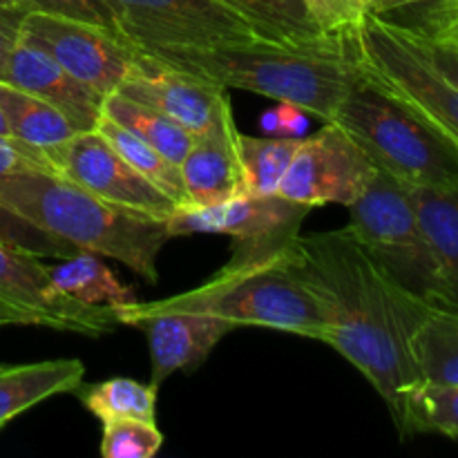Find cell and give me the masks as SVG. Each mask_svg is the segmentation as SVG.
<instances>
[{"mask_svg":"<svg viewBox=\"0 0 458 458\" xmlns=\"http://www.w3.org/2000/svg\"><path fill=\"white\" fill-rule=\"evenodd\" d=\"M12 325H34L38 327V320H36L31 313L22 311V309L13 307V304L0 300V327H12Z\"/></svg>","mask_w":458,"mask_h":458,"instance_id":"cell-39","label":"cell"},{"mask_svg":"<svg viewBox=\"0 0 458 458\" xmlns=\"http://www.w3.org/2000/svg\"><path fill=\"white\" fill-rule=\"evenodd\" d=\"M0 300L31 313L38 327L81 335L107 334L116 327L110 307L74 302L56 291L47 264L0 242Z\"/></svg>","mask_w":458,"mask_h":458,"instance_id":"cell-14","label":"cell"},{"mask_svg":"<svg viewBox=\"0 0 458 458\" xmlns=\"http://www.w3.org/2000/svg\"><path fill=\"white\" fill-rule=\"evenodd\" d=\"M18 34L47 52L76 81L110 97L139 65L141 49L125 36L94 22L30 12L22 16Z\"/></svg>","mask_w":458,"mask_h":458,"instance_id":"cell-10","label":"cell"},{"mask_svg":"<svg viewBox=\"0 0 458 458\" xmlns=\"http://www.w3.org/2000/svg\"><path fill=\"white\" fill-rule=\"evenodd\" d=\"M0 201L79 250L112 258L146 282L159 280V259L173 240L168 219L107 204L52 170L0 174Z\"/></svg>","mask_w":458,"mask_h":458,"instance_id":"cell-3","label":"cell"},{"mask_svg":"<svg viewBox=\"0 0 458 458\" xmlns=\"http://www.w3.org/2000/svg\"><path fill=\"white\" fill-rule=\"evenodd\" d=\"M0 110L7 119L12 137L40 152L70 141L79 130L52 103L36 98L0 81Z\"/></svg>","mask_w":458,"mask_h":458,"instance_id":"cell-20","label":"cell"},{"mask_svg":"<svg viewBox=\"0 0 458 458\" xmlns=\"http://www.w3.org/2000/svg\"><path fill=\"white\" fill-rule=\"evenodd\" d=\"M259 125H262L264 134H268V137H282L280 110H277V107H271V110L264 112V114L259 116Z\"/></svg>","mask_w":458,"mask_h":458,"instance_id":"cell-40","label":"cell"},{"mask_svg":"<svg viewBox=\"0 0 458 458\" xmlns=\"http://www.w3.org/2000/svg\"><path fill=\"white\" fill-rule=\"evenodd\" d=\"M343 3L353 22L365 16V13H383V16H387L394 9L403 7V0H343Z\"/></svg>","mask_w":458,"mask_h":458,"instance_id":"cell-37","label":"cell"},{"mask_svg":"<svg viewBox=\"0 0 458 458\" xmlns=\"http://www.w3.org/2000/svg\"><path fill=\"white\" fill-rule=\"evenodd\" d=\"M0 137L13 139L12 130H9V125H7V119H4V114H3V110H0Z\"/></svg>","mask_w":458,"mask_h":458,"instance_id":"cell-42","label":"cell"},{"mask_svg":"<svg viewBox=\"0 0 458 458\" xmlns=\"http://www.w3.org/2000/svg\"><path fill=\"white\" fill-rule=\"evenodd\" d=\"M401 437L410 434H441L447 438H458V385L428 383L407 392L403 405Z\"/></svg>","mask_w":458,"mask_h":458,"instance_id":"cell-26","label":"cell"},{"mask_svg":"<svg viewBox=\"0 0 458 458\" xmlns=\"http://www.w3.org/2000/svg\"><path fill=\"white\" fill-rule=\"evenodd\" d=\"M304 137H246L240 134V161L249 195H277L291 159Z\"/></svg>","mask_w":458,"mask_h":458,"instance_id":"cell-27","label":"cell"},{"mask_svg":"<svg viewBox=\"0 0 458 458\" xmlns=\"http://www.w3.org/2000/svg\"><path fill=\"white\" fill-rule=\"evenodd\" d=\"M3 83L52 103L79 132L97 130L98 121L103 119L106 97L89 85L76 81L47 52L22 40L21 34L4 67Z\"/></svg>","mask_w":458,"mask_h":458,"instance_id":"cell-15","label":"cell"},{"mask_svg":"<svg viewBox=\"0 0 458 458\" xmlns=\"http://www.w3.org/2000/svg\"><path fill=\"white\" fill-rule=\"evenodd\" d=\"M286 253L325 311V343L369 380L401 429L407 392L420 383L411 340L432 304L392 280L349 226L298 235Z\"/></svg>","mask_w":458,"mask_h":458,"instance_id":"cell-1","label":"cell"},{"mask_svg":"<svg viewBox=\"0 0 458 458\" xmlns=\"http://www.w3.org/2000/svg\"><path fill=\"white\" fill-rule=\"evenodd\" d=\"M434 4H437V9L429 13L428 22L423 25L425 30L458 38V0H441V3Z\"/></svg>","mask_w":458,"mask_h":458,"instance_id":"cell-35","label":"cell"},{"mask_svg":"<svg viewBox=\"0 0 458 458\" xmlns=\"http://www.w3.org/2000/svg\"><path fill=\"white\" fill-rule=\"evenodd\" d=\"M423 3H441V0H403V7H411V4H423Z\"/></svg>","mask_w":458,"mask_h":458,"instance_id":"cell-43","label":"cell"},{"mask_svg":"<svg viewBox=\"0 0 458 458\" xmlns=\"http://www.w3.org/2000/svg\"><path fill=\"white\" fill-rule=\"evenodd\" d=\"M347 208L352 233L389 277L423 302L441 307L438 264L410 188L378 170L365 192Z\"/></svg>","mask_w":458,"mask_h":458,"instance_id":"cell-7","label":"cell"},{"mask_svg":"<svg viewBox=\"0 0 458 458\" xmlns=\"http://www.w3.org/2000/svg\"><path fill=\"white\" fill-rule=\"evenodd\" d=\"M277 110H280L282 137H307L309 119L302 107L293 106V103H280Z\"/></svg>","mask_w":458,"mask_h":458,"instance_id":"cell-36","label":"cell"},{"mask_svg":"<svg viewBox=\"0 0 458 458\" xmlns=\"http://www.w3.org/2000/svg\"><path fill=\"white\" fill-rule=\"evenodd\" d=\"M378 168L340 125L327 121L313 137H304L291 159L277 195L311 208L325 204L352 206L365 192Z\"/></svg>","mask_w":458,"mask_h":458,"instance_id":"cell-11","label":"cell"},{"mask_svg":"<svg viewBox=\"0 0 458 458\" xmlns=\"http://www.w3.org/2000/svg\"><path fill=\"white\" fill-rule=\"evenodd\" d=\"M83 378L85 365L79 358L13 367L0 365V429L47 398L79 392L83 387Z\"/></svg>","mask_w":458,"mask_h":458,"instance_id":"cell-19","label":"cell"},{"mask_svg":"<svg viewBox=\"0 0 458 458\" xmlns=\"http://www.w3.org/2000/svg\"><path fill=\"white\" fill-rule=\"evenodd\" d=\"M311 213V206L282 195H240L215 206H191L168 217L173 237L231 235V259H255L284 250Z\"/></svg>","mask_w":458,"mask_h":458,"instance_id":"cell-9","label":"cell"},{"mask_svg":"<svg viewBox=\"0 0 458 458\" xmlns=\"http://www.w3.org/2000/svg\"><path fill=\"white\" fill-rule=\"evenodd\" d=\"M146 331L148 349H150V385L159 389L164 380L177 371H197L219 340L233 329V322L206 313H157L139 322Z\"/></svg>","mask_w":458,"mask_h":458,"instance_id":"cell-16","label":"cell"},{"mask_svg":"<svg viewBox=\"0 0 458 458\" xmlns=\"http://www.w3.org/2000/svg\"><path fill=\"white\" fill-rule=\"evenodd\" d=\"M191 206H215L246 195L240 161V130L235 123L195 139L179 164Z\"/></svg>","mask_w":458,"mask_h":458,"instance_id":"cell-17","label":"cell"},{"mask_svg":"<svg viewBox=\"0 0 458 458\" xmlns=\"http://www.w3.org/2000/svg\"><path fill=\"white\" fill-rule=\"evenodd\" d=\"M244 18L259 38L280 43H307L325 38L304 0H217Z\"/></svg>","mask_w":458,"mask_h":458,"instance_id":"cell-23","label":"cell"},{"mask_svg":"<svg viewBox=\"0 0 458 458\" xmlns=\"http://www.w3.org/2000/svg\"><path fill=\"white\" fill-rule=\"evenodd\" d=\"M165 65L204 76L224 88L293 103L327 123L358 76L344 34L307 43L253 38L208 49L146 52Z\"/></svg>","mask_w":458,"mask_h":458,"instance_id":"cell-2","label":"cell"},{"mask_svg":"<svg viewBox=\"0 0 458 458\" xmlns=\"http://www.w3.org/2000/svg\"><path fill=\"white\" fill-rule=\"evenodd\" d=\"M331 123L340 125L376 168L407 188L458 182L454 148L360 67Z\"/></svg>","mask_w":458,"mask_h":458,"instance_id":"cell-5","label":"cell"},{"mask_svg":"<svg viewBox=\"0 0 458 458\" xmlns=\"http://www.w3.org/2000/svg\"><path fill=\"white\" fill-rule=\"evenodd\" d=\"M420 31H423L425 45H428V52L434 58V63L458 83V38L429 31L425 27H420Z\"/></svg>","mask_w":458,"mask_h":458,"instance_id":"cell-34","label":"cell"},{"mask_svg":"<svg viewBox=\"0 0 458 458\" xmlns=\"http://www.w3.org/2000/svg\"><path fill=\"white\" fill-rule=\"evenodd\" d=\"M18 27L21 25L0 21V81H3L4 67H7L9 56H12L13 47H16L18 43Z\"/></svg>","mask_w":458,"mask_h":458,"instance_id":"cell-38","label":"cell"},{"mask_svg":"<svg viewBox=\"0 0 458 458\" xmlns=\"http://www.w3.org/2000/svg\"><path fill=\"white\" fill-rule=\"evenodd\" d=\"M22 16H25V13H22V12H16V9L0 7V21H4V22H13V25H21Z\"/></svg>","mask_w":458,"mask_h":458,"instance_id":"cell-41","label":"cell"},{"mask_svg":"<svg viewBox=\"0 0 458 458\" xmlns=\"http://www.w3.org/2000/svg\"><path fill=\"white\" fill-rule=\"evenodd\" d=\"M116 325L137 327L157 313H206L235 327H267L325 343V311L309 286L300 280L289 253L255 259H228L222 271L186 293L152 302L110 307Z\"/></svg>","mask_w":458,"mask_h":458,"instance_id":"cell-4","label":"cell"},{"mask_svg":"<svg viewBox=\"0 0 458 458\" xmlns=\"http://www.w3.org/2000/svg\"><path fill=\"white\" fill-rule=\"evenodd\" d=\"M0 242L40 259H65L79 253L74 244L43 231L0 201Z\"/></svg>","mask_w":458,"mask_h":458,"instance_id":"cell-30","label":"cell"},{"mask_svg":"<svg viewBox=\"0 0 458 458\" xmlns=\"http://www.w3.org/2000/svg\"><path fill=\"white\" fill-rule=\"evenodd\" d=\"M411 349L420 380L458 385V311L429 307L416 329Z\"/></svg>","mask_w":458,"mask_h":458,"instance_id":"cell-24","label":"cell"},{"mask_svg":"<svg viewBox=\"0 0 458 458\" xmlns=\"http://www.w3.org/2000/svg\"><path fill=\"white\" fill-rule=\"evenodd\" d=\"M344 40L360 72L405 101L458 155V83L429 56L420 27L365 13Z\"/></svg>","mask_w":458,"mask_h":458,"instance_id":"cell-6","label":"cell"},{"mask_svg":"<svg viewBox=\"0 0 458 458\" xmlns=\"http://www.w3.org/2000/svg\"><path fill=\"white\" fill-rule=\"evenodd\" d=\"M441 276V309L458 311V182L410 188Z\"/></svg>","mask_w":458,"mask_h":458,"instance_id":"cell-18","label":"cell"},{"mask_svg":"<svg viewBox=\"0 0 458 458\" xmlns=\"http://www.w3.org/2000/svg\"><path fill=\"white\" fill-rule=\"evenodd\" d=\"M54 173L101 197L107 204L168 219L179 208L168 195L139 174L98 130L76 132L70 141L45 152Z\"/></svg>","mask_w":458,"mask_h":458,"instance_id":"cell-12","label":"cell"},{"mask_svg":"<svg viewBox=\"0 0 458 458\" xmlns=\"http://www.w3.org/2000/svg\"><path fill=\"white\" fill-rule=\"evenodd\" d=\"M27 170H52V165H49L45 152L36 150L18 139L0 137V174L27 173Z\"/></svg>","mask_w":458,"mask_h":458,"instance_id":"cell-32","label":"cell"},{"mask_svg":"<svg viewBox=\"0 0 458 458\" xmlns=\"http://www.w3.org/2000/svg\"><path fill=\"white\" fill-rule=\"evenodd\" d=\"M304 4L322 34H344L353 25L343 0H304Z\"/></svg>","mask_w":458,"mask_h":458,"instance_id":"cell-33","label":"cell"},{"mask_svg":"<svg viewBox=\"0 0 458 458\" xmlns=\"http://www.w3.org/2000/svg\"><path fill=\"white\" fill-rule=\"evenodd\" d=\"M164 445V434L157 423L141 419L103 420L101 452L103 458H152Z\"/></svg>","mask_w":458,"mask_h":458,"instance_id":"cell-29","label":"cell"},{"mask_svg":"<svg viewBox=\"0 0 458 458\" xmlns=\"http://www.w3.org/2000/svg\"><path fill=\"white\" fill-rule=\"evenodd\" d=\"M121 34L141 52L208 49L259 38L217 0H103Z\"/></svg>","mask_w":458,"mask_h":458,"instance_id":"cell-8","label":"cell"},{"mask_svg":"<svg viewBox=\"0 0 458 458\" xmlns=\"http://www.w3.org/2000/svg\"><path fill=\"white\" fill-rule=\"evenodd\" d=\"M54 286L61 295L89 307H119L132 302L134 293L92 250H79L61 264L49 267Z\"/></svg>","mask_w":458,"mask_h":458,"instance_id":"cell-21","label":"cell"},{"mask_svg":"<svg viewBox=\"0 0 458 458\" xmlns=\"http://www.w3.org/2000/svg\"><path fill=\"white\" fill-rule=\"evenodd\" d=\"M116 94L164 112L195 139L235 123L228 88L165 65L146 52H141L139 65L119 85Z\"/></svg>","mask_w":458,"mask_h":458,"instance_id":"cell-13","label":"cell"},{"mask_svg":"<svg viewBox=\"0 0 458 458\" xmlns=\"http://www.w3.org/2000/svg\"><path fill=\"white\" fill-rule=\"evenodd\" d=\"M0 7L16 9V12H22V13H30V12L58 13V16L94 22V25H101L106 27V30L121 34L114 18H112L110 9L106 7L103 0H0Z\"/></svg>","mask_w":458,"mask_h":458,"instance_id":"cell-31","label":"cell"},{"mask_svg":"<svg viewBox=\"0 0 458 458\" xmlns=\"http://www.w3.org/2000/svg\"><path fill=\"white\" fill-rule=\"evenodd\" d=\"M85 410L98 420L110 419H157V387L134 378H110L88 385L79 392Z\"/></svg>","mask_w":458,"mask_h":458,"instance_id":"cell-28","label":"cell"},{"mask_svg":"<svg viewBox=\"0 0 458 458\" xmlns=\"http://www.w3.org/2000/svg\"><path fill=\"white\" fill-rule=\"evenodd\" d=\"M98 132L110 141V146L137 170L139 174L148 179L152 186L159 188L164 195H168L179 208H191V199H188L186 186H183L182 168L177 164H173L170 159H165L159 150L146 143L143 139H139L137 134H132L130 130L121 128L119 123H114L112 119H107L103 114V119L97 125Z\"/></svg>","mask_w":458,"mask_h":458,"instance_id":"cell-25","label":"cell"},{"mask_svg":"<svg viewBox=\"0 0 458 458\" xmlns=\"http://www.w3.org/2000/svg\"><path fill=\"white\" fill-rule=\"evenodd\" d=\"M103 114L114 121V123H119L121 128L137 134L146 143H150L155 150H159L165 159L177 165L182 164L183 157L188 155V150L195 143V137L186 128H182L177 121H173L164 112L155 110V107L146 106V103L132 101L123 94L114 92L106 97Z\"/></svg>","mask_w":458,"mask_h":458,"instance_id":"cell-22","label":"cell"}]
</instances>
